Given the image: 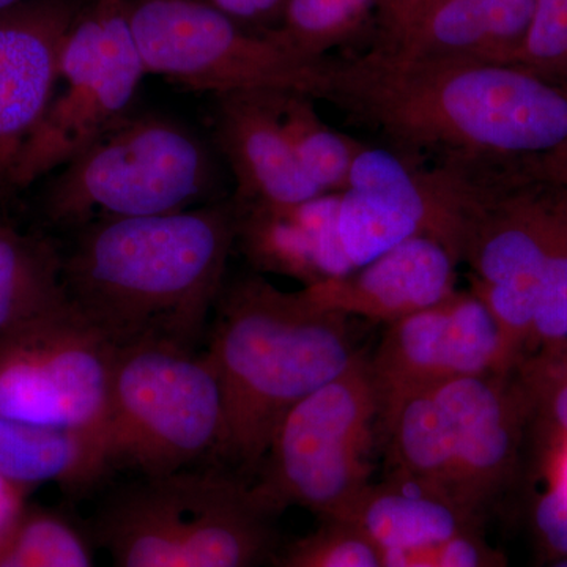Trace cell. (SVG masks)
<instances>
[{"mask_svg":"<svg viewBox=\"0 0 567 567\" xmlns=\"http://www.w3.org/2000/svg\"><path fill=\"white\" fill-rule=\"evenodd\" d=\"M0 567H93L87 543L66 518L25 509L0 548Z\"/></svg>","mask_w":567,"mask_h":567,"instance_id":"25","label":"cell"},{"mask_svg":"<svg viewBox=\"0 0 567 567\" xmlns=\"http://www.w3.org/2000/svg\"><path fill=\"white\" fill-rule=\"evenodd\" d=\"M385 0H286L271 31L276 40L308 59H327V52L352 39L371 11Z\"/></svg>","mask_w":567,"mask_h":567,"instance_id":"23","label":"cell"},{"mask_svg":"<svg viewBox=\"0 0 567 567\" xmlns=\"http://www.w3.org/2000/svg\"><path fill=\"white\" fill-rule=\"evenodd\" d=\"M514 65L567 92V0H535Z\"/></svg>","mask_w":567,"mask_h":567,"instance_id":"28","label":"cell"},{"mask_svg":"<svg viewBox=\"0 0 567 567\" xmlns=\"http://www.w3.org/2000/svg\"><path fill=\"white\" fill-rule=\"evenodd\" d=\"M379 398L483 374H509L494 317L473 290L386 324L369 354Z\"/></svg>","mask_w":567,"mask_h":567,"instance_id":"11","label":"cell"},{"mask_svg":"<svg viewBox=\"0 0 567 567\" xmlns=\"http://www.w3.org/2000/svg\"><path fill=\"white\" fill-rule=\"evenodd\" d=\"M380 561L382 567H507L505 555L488 543L486 528L470 529L415 554Z\"/></svg>","mask_w":567,"mask_h":567,"instance_id":"30","label":"cell"},{"mask_svg":"<svg viewBox=\"0 0 567 567\" xmlns=\"http://www.w3.org/2000/svg\"><path fill=\"white\" fill-rule=\"evenodd\" d=\"M41 200L54 226L173 215L218 203L210 148L182 123L152 112L123 115L55 171Z\"/></svg>","mask_w":567,"mask_h":567,"instance_id":"5","label":"cell"},{"mask_svg":"<svg viewBox=\"0 0 567 567\" xmlns=\"http://www.w3.org/2000/svg\"><path fill=\"white\" fill-rule=\"evenodd\" d=\"M271 100L284 134L309 181L324 194L344 193L360 142L330 128L309 96L271 92Z\"/></svg>","mask_w":567,"mask_h":567,"instance_id":"22","label":"cell"},{"mask_svg":"<svg viewBox=\"0 0 567 567\" xmlns=\"http://www.w3.org/2000/svg\"><path fill=\"white\" fill-rule=\"evenodd\" d=\"M555 197H557L558 207L567 216V192L565 189L554 188Z\"/></svg>","mask_w":567,"mask_h":567,"instance_id":"35","label":"cell"},{"mask_svg":"<svg viewBox=\"0 0 567 567\" xmlns=\"http://www.w3.org/2000/svg\"><path fill=\"white\" fill-rule=\"evenodd\" d=\"M197 2L221 11L226 17L251 29V25H262L271 20L279 21L286 0H197Z\"/></svg>","mask_w":567,"mask_h":567,"instance_id":"33","label":"cell"},{"mask_svg":"<svg viewBox=\"0 0 567 567\" xmlns=\"http://www.w3.org/2000/svg\"><path fill=\"white\" fill-rule=\"evenodd\" d=\"M431 2L432 0H385L380 9L386 31L385 43L405 32Z\"/></svg>","mask_w":567,"mask_h":567,"instance_id":"34","label":"cell"},{"mask_svg":"<svg viewBox=\"0 0 567 567\" xmlns=\"http://www.w3.org/2000/svg\"><path fill=\"white\" fill-rule=\"evenodd\" d=\"M380 454L385 457V475L421 484L468 507L458 487L450 429L431 386L380 398Z\"/></svg>","mask_w":567,"mask_h":567,"instance_id":"19","label":"cell"},{"mask_svg":"<svg viewBox=\"0 0 567 567\" xmlns=\"http://www.w3.org/2000/svg\"><path fill=\"white\" fill-rule=\"evenodd\" d=\"M456 254L432 237L409 238L341 278L303 287L322 308L391 324L456 292Z\"/></svg>","mask_w":567,"mask_h":567,"instance_id":"14","label":"cell"},{"mask_svg":"<svg viewBox=\"0 0 567 567\" xmlns=\"http://www.w3.org/2000/svg\"><path fill=\"white\" fill-rule=\"evenodd\" d=\"M338 229L342 251L352 271L402 241L424 235L410 216L386 199L354 189L341 193Z\"/></svg>","mask_w":567,"mask_h":567,"instance_id":"24","label":"cell"},{"mask_svg":"<svg viewBox=\"0 0 567 567\" xmlns=\"http://www.w3.org/2000/svg\"><path fill=\"white\" fill-rule=\"evenodd\" d=\"M70 305L63 252L0 224V338Z\"/></svg>","mask_w":567,"mask_h":567,"instance_id":"21","label":"cell"},{"mask_svg":"<svg viewBox=\"0 0 567 567\" xmlns=\"http://www.w3.org/2000/svg\"><path fill=\"white\" fill-rule=\"evenodd\" d=\"M339 199L341 194L330 193L290 207L233 203L235 246L256 274L316 286L323 281V249L333 230Z\"/></svg>","mask_w":567,"mask_h":567,"instance_id":"18","label":"cell"},{"mask_svg":"<svg viewBox=\"0 0 567 567\" xmlns=\"http://www.w3.org/2000/svg\"><path fill=\"white\" fill-rule=\"evenodd\" d=\"M21 2H24V0H0V11L9 10Z\"/></svg>","mask_w":567,"mask_h":567,"instance_id":"37","label":"cell"},{"mask_svg":"<svg viewBox=\"0 0 567 567\" xmlns=\"http://www.w3.org/2000/svg\"><path fill=\"white\" fill-rule=\"evenodd\" d=\"M533 522L567 543V436L558 439L548 465V487L539 496Z\"/></svg>","mask_w":567,"mask_h":567,"instance_id":"31","label":"cell"},{"mask_svg":"<svg viewBox=\"0 0 567 567\" xmlns=\"http://www.w3.org/2000/svg\"><path fill=\"white\" fill-rule=\"evenodd\" d=\"M82 0H24L0 11V199L54 92L63 43Z\"/></svg>","mask_w":567,"mask_h":567,"instance_id":"13","label":"cell"},{"mask_svg":"<svg viewBox=\"0 0 567 567\" xmlns=\"http://www.w3.org/2000/svg\"><path fill=\"white\" fill-rule=\"evenodd\" d=\"M115 347L70 305L0 338V416L99 435Z\"/></svg>","mask_w":567,"mask_h":567,"instance_id":"10","label":"cell"},{"mask_svg":"<svg viewBox=\"0 0 567 567\" xmlns=\"http://www.w3.org/2000/svg\"><path fill=\"white\" fill-rule=\"evenodd\" d=\"M267 567H382V561L354 525L320 520L315 532L281 544Z\"/></svg>","mask_w":567,"mask_h":567,"instance_id":"26","label":"cell"},{"mask_svg":"<svg viewBox=\"0 0 567 567\" xmlns=\"http://www.w3.org/2000/svg\"><path fill=\"white\" fill-rule=\"evenodd\" d=\"M221 431V391L203 349L115 347L99 429L107 476L158 477L216 464Z\"/></svg>","mask_w":567,"mask_h":567,"instance_id":"6","label":"cell"},{"mask_svg":"<svg viewBox=\"0 0 567 567\" xmlns=\"http://www.w3.org/2000/svg\"><path fill=\"white\" fill-rule=\"evenodd\" d=\"M276 520L248 480L213 464L130 477L104 499L99 532L114 567H267Z\"/></svg>","mask_w":567,"mask_h":567,"instance_id":"4","label":"cell"},{"mask_svg":"<svg viewBox=\"0 0 567 567\" xmlns=\"http://www.w3.org/2000/svg\"><path fill=\"white\" fill-rule=\"evenodd\" d=\"M379 451L380 398L363 352L282 417L249 483L278 517L297 506L349 522L374 481Z\"/></svg>","mask_w":567,"mask_h":567,"instance_id":"7","label":"cell"},{"mask_svg":"<svg viewBox=\"0 0 567 567\" xmlns=\"http://www.w3.org/2000/svg\"><path fill=\"white\" fill-rule=\"evenodd\" d=\"M0 476L28 494L55 484L71 494L106 480L99 435L0 416Z\"/></svg>","mask_w":567,"mask_h":567,"instance_id":"20","label":"cell"},{"mask_svg":"<svg viewBox=\"0 0 567 567\" xmlns=\"http://www.w3.org/2000/svg\"><path fill=\"white\" fill-rule=\"evenodd\" d=\"M215 99V142L233 173L235 205L290 207L324 194L301 169L276 115L271 92Z\"/></svg>","mask_w":567,"mask_h":567,"instance_id":"15","label":"cell"},{"mask_svg":"<svg viewBox=\"0 0 567 567\" xmlns=\"http://www.w3.org/2000/svg\"><path fill=\"white\" fill-rule=\"evenodd\" d=\"M535 0H432L415 22L383 47L410 55L514 65Z\"/></svg>","mask_w":567,"mask_h":567,"instance_id":"16","label":"cell"},{"mask_svg":"<svg viewBox=\"0 0 567 567\" xmlns=\"http://www.w3.org/2000/svg\"><path fill=\"white\" fill-rule=\"evenodd\" d=\"M352 320L259 274L226 279L203 349L221 391L216 464L252 480L282 417L363 353Z\"/></svg>","mask_w":567,"mask_h":567,"instance_id":"3","label":"cell"},{"mask_svg":"<svg viewBox=\"0 0 567 567\" xmlns=\"http://www.w3.org/2000/svg\"><path fill=\"white\" fill-rule=\"evenodd\" d=\"M498 169L514 181L567 192V144L557 151L498 164Z\"/></svg>","mask_w":567,"mask_h":567,"instance_id":"32","label":"cell"},{"mask_svg":"<svg viewBox=\"0 0 567 567\" xmlns=\"http://www.w3.org/2000/svg\"><path fill=\"white\" fill-rule=\"evenodd\" d=\"M555 204L557 226L539 279L527 357L567 344V216L558 207L557 197Z\"/></svg>","mask_w":567,"mask_h":567,"instance_id":"27","label":"cell"},{"mask_svg":"<svg viewBox=\"0 0 567 567\" xmlns=\"http://www.w3.org/2000/svg\"><path fill=\"white\" fill-rule=\"evenodd\" d=\"M347 524L360 529L379 558L386 559L486 528L487 520L450 496L385 475L369 484Z\"/></svg>","mask_w":567,"mask_h":567,"instance_id":"17","label":"cell"},{"mask_svg":"<svg viewBox=\"0 0 567 567\" xmlns=\"http://www.w3.org/2000/svg\"><path fill=\"white\" fill-rule=\"evenodd\" d=\"M565 349L567 350V344L565 346Z\"/></svg>","mask_w":567,"mask_h":567,"instance_id":"39","label":"cell"},{"mask_svg":"<svg viewBox=\"0 0 567 567\" xmlns=\"http://www.w3.org/2000/svg\"><path fill=\"white\" fill-rule=\"evenodd\" d=\"M74 234L63 252L66 293L107 342L200 349L235 246L233 200Z\"/></svg>","mask_w":567,"mask_h":567,"instance_id":"2","label":"cell"},{"mask_svg":"<svg viewBox=\"0 0 567 567\" xmlns=\"http://www.w3.org/2000/svg\"><path fill=\"white\" fill-rule=\"evenodd\" d=\"M324 102L375 128L402 156L495 166L567 144V92L516 65L393 48L331 62Z\"/></svg>","mask_w":567,"mask_h":567,"instance_id":"1","label":"cell"},{"mask_svg":"<svg viewBox=\"0 0 567 567\" xmlns=\"http://www.w3.org/2000/svg\"><path fill=\"white\" fill-rule=\"evenodd\" d=\"M431 388L450 429L462 499L488 520L516 476L533 417L528 395L514 371L461 377Z\"/></svg>","mask_w":567,"mask_h":567,"instance_id":"12","label":"cell"},{"mask_svg":"<svg viewBox=\"0 0 567 567\" xmlns=\"http://www.w3.org/2000/svg\"><path fill=\"white\" fill-rule=\"evenodd\" d=\"M533 416H546L558 439L567 436V350L559 347L528 354L516 368Z\"/></svg>","mask_w":567,"mask_h":567,"instance_id":"29","label":"cell"},{"mask_svg":"<svg viewBox=\"0 0 567 567\" xmlns=\"http://www.w3.org/2000/svg\"><path fill=\"white\" fill-rule=\"evenodd\" d=\"M546 567H567V558L551 559Z\"/></svg>","mask_w":567,"mask_h":567,"instance_id":"38","label":"cell"},{"mask_svg":"<svg viewBox=\"0 0 567 567\" xmlns=\"http://www.w3.org/2000/svg\"><path fill=\"white\" fill-rule=\"evenodd\" d=\"M128 17L147 73L188 91L327 99L331 61L305 58L203 2L128 0Z\"/></svg>","mask_w":567,"mask_h":567,"instance_id":"8","label":"cell"},{"mask_svg":"<svg viewBox=\"0 0 567 567\" xmlns=\"http://www.w3.org/2000/svg\"><path fill=\"white\" fill-rule=\"evenodd\" d=\"M13 491H21V488L13 486V484H10L9 481H6L2 476H0V498H2V496L9 495L10 492Z\"/></svg>","mask_w":567,"mask_h":567,"instance_id":"36","label":"cell"},{"mask_svg":"<svg viewBox=\"0 0 567 567\" xmlns=\"http://www.w3.org/2000/svg\"><path fill=\"white\" fill-rule=\"evenodd\" d=\"M145 74L128 0H82L63 43L50 104L11 173V193L61 169L133 111Z\"/></svg>","mask_w":567,"mask_h":567,"instance_id":"9","label":"cell"}]
</instances>
